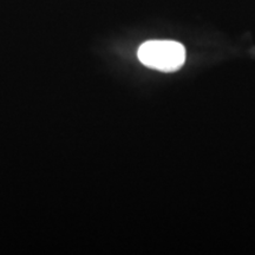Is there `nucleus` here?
Here are the masks:
<instances>
[{
    "instance_id": "nucleus-1",
    "label": "nucleus",
    "mask_w": 255,
    "mask_h": 255,
    "mask_svg": "<svg viewBox=\"0 0 255 255\" xmlns=\"http://www.w3.org/2000/svg\"><path fill=\"white\" fill-rule=\"evenodd\" d=\"M138 59L148 68L162 72H174L182 68L186 50L174 40H149L138 49Z\"/></svg>"
}]
</instances>
